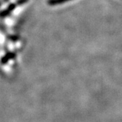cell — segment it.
I'll return each instance as SVG.
<instances>
[{
	"label": "cell",
	"mask_w": 122,
	"mask_h": 122,
	"mask_svg": "<svg viewBox=\"0 0 122 122\" xmlns=\"http://www.w3.org/2000/svg\"><path fill=\"white\" fill-rule=\"evenodd\" d=\"M28 1V0H18V1L16 2V5H22L25 3H26Z\"/></svg>",
	"instance_id": "cell-4"
},
{
	"label": "cell",
	"mask_w": 122,
	"mask_h": 122,
	"mask_svg": "<svg viewBox=\"0 0 122 122\" xmlns=\"http://www.w3.org/2000/svg\"><path fill=\"white\" fill-rule=\"evenodd\" d=\"M69 1H71V0H48V4L50 5H55L66 3V2Z\"/></svg>",
	"instance_id": "cell-3"
},
{
	"label": "cell",
	"mask_w": 122,
	"mask_h": 122,
	"mask_svg": "<svg viewBox=\"0 0 122 122\" xmlns=\"http://www.w3.org/2000/svg\"><path fill=\"white\" fill-rule=\"evenodd\" d=\"M10 39H12V40H14V41H16V40L18 39V38L17 37H16V36H11Z\"/></svg>",
	"instance_id": "cell-5"
},
{
	"label": "cell",
	"mask_w": 122,
	"mask_h": 122,
	"mask_svg": "<svg viewBox=\"0 0 122 122\" xmlns=\"http://www.w3.org/2000/svg\"><path fill=\"white\" fill-rule=\"evenodd\" d=\"M15 56H16V54H15L14 53H8L7 54H5L4 56L1 58V62L2 64H5V63H7L10 60L13 59L15 57Z\"/></svg>",
	"instance_id": "cell-2"
},
{
	"label": "cell",
	"mask_w": 122,
	"mask_h": 122,
	"mask_svg": "<svg viewBox=\"0 0 122 122\" xmlns=\"http://www.w3.org/2000/svg\"><path fill=\"white\" fill-rule=\"evenodd\" d=\"M16 7V4H12L10 5L8 7V8L5 9L4 10H3V11H1L0 12V17L4 18L7 16L9 14H10L13 11Z\"/></svg>",
	"instance_id": "cell-1"
}]
</instances>
